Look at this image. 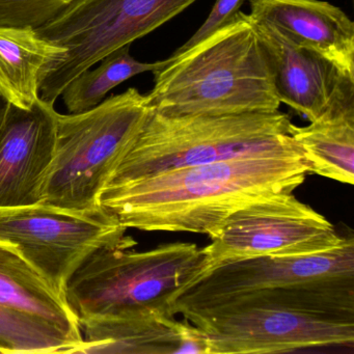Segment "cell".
I'll return each mask as SVG.
<instances>
[{
  "label": "cell",
  "instance_id": "8fae6325",
  "mask_svg": "<svg viewBox=\"0 0 354 354\" xmlns=\"http://www.w3.org/2000/svg\"><path fill=\"white\" fill-rule=\"evenodd\" d=\"M57 113L40 98L30 109L8 106L0 125V209L42 202L55 156Z\"/></svg>",
  "mask_w": 354,
  "mask_h": 354
},
{
  "label": "cell",
  "instance_id": "6da1fadb",
  "mask_svg": "<svg viewBox=\"0 0 354 354\" xmlns=\"http://www.w3.org/2000/svg\"><path fill=\"white\" fill-rule=\"evenodd\" d=\"M312 174L301 150L257 153L104 187L99 205L127 229L216 236L236 211L294 192Z\"/></svg>",
  "mask_w": 354,
  "mask_h": 354
},
{
  "label": "cell",
  "instance_id": "2e32d148",
  "mask_svg": "<svg viewBox=\"0 0 354 354\" xmlns=\"http://www.w3.org/2000/svg\"><path fill=\"white\" fill-rule=\"evenodd\" d=\"M290 136L312 167V174L354 183V93L335 101L304 127L292 124Z\"/></svg>",
  "mask_w": 354,
  "mask_h": 354
},
{
  "label": "cell",
  "instance_id": "52a82bcc",
  "mask_svg": "<svg viewBox=\"0 0 354 354\" xmlns=\"http://www.w3.org/2000/svg\"><path fill=\"white\" fill-rule=\"evenodd\" d=\"M206 337L208 354L287 353L354 346V318L285 306H221L184 315Z\"/></svg>",
  "mask_w": 354,
  "mask_h": 354
},
{
  "label": "cell",
  "instance_id": "277c9868",
  "mask_svg": "<svg viewBox=\"0 0 354 354\" xmlns=\"http://www.w3.org/2000/svg\"><path fill=\"white\" fill-rule=\"evenodd\" d=\"M132 237L91 254L72 275L66 299L78 321L131 313L174 316L169 302L206 268L204 248L190 242L132 250Z\"/></svg>",
  "mask_w": 354,
  "mask_h": 354
},
{
  "label": "cell",
  "instance_id": "8992f818",
  "mask_svg": "<svg viewBox=\"0 0 354 354\" xmlns=\"http://www.w3.org/2000/svg\"><path fill=\"white\" fill-rule=\"evenodd\" d=\"M196 0H76L37 28L43 38L66 49L40 80L43 102L55 106L68 84L122 47L150 34Z\"/></svg>",
  "mask_w": 354,
  "mask_h": 354
},
{
  "label": "cell",
  "instance_id": "7c38bea8",
  "mask_svg": "<svg viewBox=\"0 0 354 354\" xmlns=\"http://www.w3.org/2000/svg\"><path fill=\"white\" fill-rule=\"evenodd\" d=\"M254 22L272 65L281 103L313 122L335 101L354 93V76L322 55L293 44L272 26Z\"/></svg>",
  "mask_w": 354,
  "mask_h": 354
},
{
  "label": "cell",
  "instance_id": "7a4b0ae2",
  "mask_svg": "<svg viewBox=\"0 0 354 354\" xmlns=\"http://www.w3.org/2000/svg\"><path fill=\"white\" fill-rule=\"evenodd\" d=\"M154 73L148 95L165 115H223L279 111L268 53L250 14L238 12L225 26Z\"/></svg>",
  "mask_w": 354,
  "mask_h": 354
},
{
  "label": "cell",
  "instance_id": "9c48e42d",
  "mask_svg": "<svg viewBox=\"0 0 354 354\" xmlns=\"http://www.w3.org/2000/svg\"><path fill=\"white\" fill-rule=\"evenodd\" d=\"M346 237L293 192L252 203L227 217L204 248L205 271L223 263L265 256H308L337 248Z\"/></svg>",
  "mask_w": 354,
  "mask_h": 354
},
{
  "label": "cell",
  "instance_id": "44dd1931",
  "mask_svg": "<svg viewBox=\"0 0 354 354\" xmlns=\"http://www.w3.org/2000/svg\"><path fill=\"white\" fill-rule=\"evenodd\" d=\"M243 1L244 0H216L206 21L194 32V36L185 44L177 49L173 55L183 53L186 49L198 44L200 41L204 40L205 38L219 30L221 26L227 24L235 16V14L239 12Z\"/></svg>",
  "mask_w": 354,
  "mask_h": 354
},
{
  "label": "cell",
  "instance_id": "4fadbf2b",
  "mask_svg": "<svg viewBox=\"0 0 354 354\" xmlns=\"http://www.w3.org/2000/svg\"><path fill=\"white\" fill-rule=\"evenodd\" d=\"M82 354H208L206 337L192 323L159 313L97 317L80 322Z\"/></svg>",
  "mask_w": 354,
  "mask_h": 354
},
{
  "label": "cell",
  "instance_id": "d6986e66",
  "mask_svg": "<svg viewBox=\"0 0 354 354\" xmlns=\"http://www.w3.org/2000/svg\"><path fill=\"white\" fill-rule=\"evenodd\" d=\"M80 347L48 321L0 304L1 353L75 354Z\"/></svg>",
  "mask_w": 354,
  "mask_h": 354
},
{
  "label": "cell",
  "instance_id": "603a6c76",
  "mask_svg": "<svg viewBox=\"0 0 354 354\" xmlns=\"http://www.w3.org/2000/svg\"><path fill=\"white\" fill-rule=\"evenodd\" d=\"M0 354H3V353H1V352H0Z\"/></svg>",
  "mask_w": 354,
  "mask_h": 354
},
{
  "label": "cell",
  "instance_id": "e0dca14e",
  "mask_svg": "<svg viewBox=\"0 0 354 354\" xmlns=\"http://www.w3.org/2000/svg\"><path fill=\"white\" fill-rule=\"evenodd\" d=\"M65 55L64 47L34 28L0 26V97L19 109H32L40 98L43 71Z\"/></svg>",
  "mask_w": 354,
  "mask_h": 354
},
{
  "label": "cell",
  "instance_id": "ffe728a7",
  "mask_svg": "<svg viewBox=\"0 0 354 354\" xmlns=\"http://www.w3.org/2000/svg\"><path fill=\"white\" fill-rule=\"evenodd\" d=\"M74 1L76 0H0V26L37 30Z\"/></svg>",
  "mask_w": 354,
  "mask_h": 354
},
{
  "label": "cell",
  "instance_id": "5b68a950",
  "mask_svg": "<svg viewBox=\"0 0 354 354\" xmlns=\"http://www.w3.org/2000/svg\"><path fill=\"white\" fill-rule=\"evenodd\" d=\"M152 111L148 95L130 88L90 111L57 113L55 156L41 204L73 211L100 208L101 190Z\"/></svg>",
  "mask_w": 354,
  "mask_h": 354
},
{
  "label": "cell",
  "instance_id": "7402d4cb",
  "mask_svg": "<svg viewBox=\"0 0 354 354\" xmlns=\"http://www.w3.org/2000/svg\"><path fill=\"white\" fill-rule=\"evenodd\" d=\"M8 106H9V103L3 97H0V125H1V122H3V117H5Z\"/></svg>",
  "mask_w": 354,
  "mask_h": 354
},
{
  "label": "cell",
  "instance_id": "9a60e30c",
  "mask_svg": "<svg viewBox=\"0 0 354 354\" xmlns=\"http://www.w3.org/2000/svg\"><path fill=\"white\" fill-rule=\"evenodd\" d=\"M0 304L48 321L82 347L80 321L65 294L28 262L15 246L3 241H0Z\"/></svg>",
  "mask_w": 354,
  "mask_h": 354
},
{
  "label": "cell",
  "instance_id": "ba28073f",
  "mask_svg": "<svg viewBox=\"0 0 354 354\" xmlns=\"http://www.w3.org/2000/svg\"><path fill=\"white\" fill-rule=\"evenodd\" d=\"M127 227L102 207L65 210L43 204L0 209V241L20 254L57 290L96 250L125 241Z\"/></svg>",
  "mask_w": 354,
  "mask_h": 354
},
{
  "label": "cell",
  "instance_id": "30bf717a",
  "mask_svg": "<svg viewBox=\"0 0 354 354\" xmlns=\"http://www.w3.org/2000/svg\"><path fill=\"white\" fill-rule=\"evenodd\" d=\"M333 277H354L353 237L322 254L256 257L217 265L184 286L169 308L174 316L206 312L252 292Z\"/></svg>",
  "mask_w": 354,
  "mask_h": 354
},
{
  "label": "cell",
  "instance_id": "5bb4252c",
  "mask_svg": "<svg viewBox=\"0 0 354 354\" xmlns=\"http://www.w3.org/2000/svg\"><path fill=\"white\" fill-rule=\"evenodd\" d=\"M250 16L354 76V24L339 8L321 0H250Z\"/></svg>",
  "mask_w": 354,
  "mask_h": 354
},
{
  "label": "cell",
  "instance_id": "ac0fdd59",
  "mask_svg": "<svg viewBox=\"0 0 354 354\" xmlns=\"http://www.w3.org/2000/svg\"><path fill=\"white\" fill-rule=\"evenodd\" d=\"M129 49L130 45H127L113 51L100 62L98 68L82 72L68 84L62 96L70 113L90 111L122 82L145 72L156 71L167 64V59L156 63L136 61Z\"/></svg>",
  "mask_w": 354,
  "mask_h": 354
},
{
  "label": "cell",
  "instance_id": "3957f363",
  "mask_svg": "<svg viewBox=\"0 0 354 354\" xmlns=\"http://www.w3.org/2000/svg\"><path fill=\"white\" fill-rule=\"evenodd\" d=\"M291 125L289 115L279 111L165 115L153 109L104 187L243 155L300 150L290 136Z\"/></svg>",
  "mask_w": 354,
  "mask_h": 354
}]
</instances>
